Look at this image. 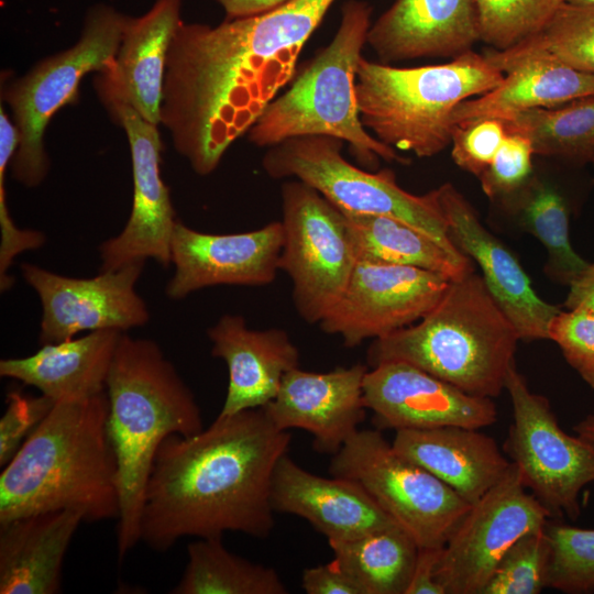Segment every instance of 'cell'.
<instances>
[{
    "label": "cell",
    "instance_id": "1",
    "mask_svg": "<svg viewBox=\"0 0 594 594\" xmlns=\"http://www.w3.org/2000/svg\"><path fill=\"white\" fill-rule=\"evenodd\" d=\"M334 1L288 0L217 26L180 23L167 54L161 123L197 174H211L292 80Z\"/></svg>",
    "mask_w": 594,
    "mask_h": 594
},
{
    "label": "cell",
    "instance_id": "2",
    "mask_svg": "<svg viewBox=\"0 0 594 594\" xmlns=\"http://www.w3.org/2000/svg\"><path fill=\"white\" fill-rule=\"evenodd\" d=\"M290 440L263 407L218 416L193 436L167 437L145 487L141 541L165 552L184 537H268L273 475Z\"/></svg>",
    "mask_w": 594,
    "mask_h": 594
},
{
    "label": "cell",
    "instance_id": "3",
    "mask_svg": "<svg viewBox=\"0 0 594 594\" xmlns=\"http://www.w3.org/2000/svg\"><path fill=\"white\" fill-rule=\"evenodd\" d=\"M108 396L55 403L0 474V524L76 510L84 521L117 519V460L107 433Z\"/></svg>",
    "mask_w": 594,
    "mask_h": 594
},
{
    "label": "cell",
    "instance_id": "4",
    "mask_svg": "<svg viewBox=\"0 0 594 594\" xmlns=\"http://www.w3.org/2000/svg\"><path fill=\"white\" fill-rule=\"evenodd\" d=\"M107 433L118 469L117 549L141 541L145 487L162 442L204 429L195 395L156 342L122 333L107 377Z\"/></svg>",
    "mask_w": 594,
    "mask_h": 594
},
{
    "label": "cell",
    "instance_id": "5",
    "mask_svg": "<svg viewBox=\"0 0 594 594\" xmlns=\"http://www.w3.org/2000/svg\"><path fill=\"white\" fill-rule=\"evenodd\" d=\"M518 333L481 275L450 280L440 300L417 322L373 340L367 364L400 361L475 396L502 394L515 364Z\"/></svg>",
    "mask_w": 594,
    "mask_h": 594
},
{
    "label": "cell",
    "instance_id": "6",
    "mask_svg": "<svg viewBox=\"0 0 594 594\" xmlns=\"http://www.w3.org/2000/svg\"><path fill=\"white\" fill-rule=\"evenodd\" d=\"M504 76L473 51L444 64L407 68L362 56L355 72L360 119L375 139L394 150L432 157L451 144L455 108L491 91Z\"/></svg>",
    "mask_w": 594,
    "mask_h": 594
},
{
    "label": "cell",
    "instance_id": "7",
    "mask_svg": "<svg viewBox=\"0 0 594 594\" xmlns=\"http://www.w3.org/2000/svg\"><path fill=\"white\" fill-rule=\"evenodd\" d=\"M372 7L345 1L332 41L274 98L248 131L258 147L287 139L327 135L342 140L362 166L374 169L380 160L402 165L409 158L375 139L362 124L355 96V72L366 45Z\"/></svg>",
    "mask_w": 594,
    "mask_h": 594
},
{
    "label": "cell",
    "instance_id": "8",
    "mask_svg": "<svg viewBox=\"0 0 594 594\" xmlns=\"http://www.w3.org/2000/svg\"><path fill=\"white\" fill-rule=\"evenodd\" d=\"M343 144L327 135L287 139L268 147L262 166L274 179L295 178L309 185L341 211L399 219L451 254L468 256L450 238L436 189L410 194L397 184L393 170L375 173L349 163L342 155Z\"/></svg>",
    "mask_w": 594,
    "mask_h": 594
},
{
    "label": "cell",
    "instance_id": "9",
    "mask_svg": "<svg viewBox=\"0 0 594 594\" xmlns=\"http://www.w3.org/2000/svg\"><path fill=\"white\" fill-rule=\"evenodd\" d=\"M128 16L99 6L88 13L78 42L43 59L9 86L3 96L12 110L19 145L11 161L13 177L28 187L40 185L48 172L43 135L53 114L72 100L81 78L109 72Z\"/></svg>",
    "mask_w": 594,
    "mask_h": 594
},
{
    "label": "cell",
    "instance_id": "10",
    "mask_svg": "<svg viewBox=\"0 0 594 594\" xmlns=\"http://www.w3.org/2000/svg\"><path fill=\"white\" fill-rule=\"evenodd\" d=\"M329 472L361 484L419 548H442L470 509L450 486L399 454L380 430H358Z\"/></svg>",
    "mask_w": 594,
    "mask_h": 594
},
{
    "label": "cell",
    "instance_id": "11",
    "mask_svg": "<svg viewBox=\"0 0 594 594\" xmlns=\"http://www.w3.org/2000/svg\"><path fill=\"white\" fill-rule=\"evenodd\" d=\"M284 244L279 271L293 284V301L308 323L323 320L342 297L358 263L343 212L309 185L282 186Z\"/></svg>",
    "mask_w": 594,
    "mask_h": 594
},
{
    "label": "cell",
    "instance_id": "12",
    "mask_svg": "<svg viewBox=\"0 0 594 594\" xmlns=\"http://www.w3.org/2000/svg\"><path fill=\"white\" fill-rule=\"evenodd\" d=\"M505 389L513 407L505 454L551 518L575 520L582 510L581 493L594 482V443L560 427L548 398L529 388L516 363Z\"/></svg>",
    "mask_w": 594,
    "mask_h": 594
},
{
    "label": "cell",
    "instance_id": "13",
    "mask_svg": "<svg viewBox=\"0 0 594 594\" xmlns=\"http://www.w3.org/2000/svg\"><path fill=\"white\" fill-rule=\"evenodd\" d=\"M512 463L470 509L440 550L436 579L446 594H481L498 561L524 534L551 519Z\"/></svg>",
    "mask_w": 594,
    "mask_h": 594
},
{
    "label": "cell",
    "instance_id": "14",
    "mask_svg": "<svg viewBox=\"0 0 594 594\" xmlns=\"http://www.w3.org/2000/svg\"><path fill=\"white\" fill-rule=\"evenodd\" d=\"M144 262L101 271L90 278L63 276L23 263L24 280L42 305L41 345L75 338L82 331L114 329L122 332L147 323L150 312L135 285Z\"/></svg>",
    "mask_w": 594,
    "mask_h": 594
},
{
    "label": "cell",
    "instance_id": "15",
    "mask_svg": "<svg viewBox=\"0 0 594 594\" xmlns=\"http://www.w3.org/2000/svg\"><path fill=\"white\" fill-rule=\"evenodd\" d=\"M450 280L418 267L358 262L342 297L319 327L341 337L348 348L383 338L421 319Z\"/></svg>",
    "mask_w": 594,
    "mask_h": 594
},
{
    "label": "cell",
    "instance_id": "16",
    "mask_svg": "<svg viewBox=\"0 0 594 594\" xmlns=\"http://www.w3.org/2000/svg\"><path fill=\"white\" fill-rule=\"evenodd\" d=\"M124 129L131 150L133 202L123 230L99 246L101 271L155 260L167 267L177 219L169 190L160 173L162 142L157 125L143 119L129 103L103 99Z\"/></svg>",
    "mask_w": 594,
    "mask_h": 594
},
{
    "label": "cell",
    "instance_id": "17",
    "mask_svg": "<svg viewBox=\"0 0 594 594\" xmlns=\"http://www.w3.org/2000/svg\"><path fill=\"white\" fill-rule=\"evenodd\" d=\"M363 396L378 429H431L460 426L482 429L497 420L493 398L471 395L400 361L369 367Z\"/></svg>",
    "mask_w": 594,
    "mask_h": 594
},
{
    "label": "cell",
    "instance_id": "18",
    "mask_svg": "<svg viewBox=\"0 0 594 594\" xmlns=\"http://www.w3.org/2000/svg\"><path fill=\"white\" fill-rule=\"evenodd\" d=\"M282 221L241 233L196 231L177 220L170 243L175 273L165 293L170 299L217 285L265 286L279 271Z\"/></svg>",
    "mask_w": 594,
    "mask_h": 594
},
{
    "label": "cell",
    "instance_id": "19",
    "mask_svg": "<svg viewBox=\"0 0 594 594\" xmlns=\"http://www.w3.org/2000/svg\"><path fill=\"white\" fill-rule=\"evenodd\" d=\"M454 245L481 272L492 297L524 341L550 340V326L562 310L543 300L510 250L480 221L466 198L450 183L436 189Z\"/></svg>",
    "mask_w": 594,
    "mask_h": 594
},
{
    "label": "cell",
    "instance_id": "20",
    "mask_svg": "<svg viewBox=\"0 0 594 594\" xmlns=\"http://www.w3.org/2000/svg\"><path fill=\"white\" fill-rule=\"evenodd\" d=\"M367 370L355 364L318 373L298 366L285 374L276 396L263 408L277 428L302 429L314 437L317 451L334 454L365 418Z\"/></svg>",
    "mask_w": 594,
    "mask_h": 594
},
{
    "label": "cell",
    "instance_id": "21",
    "mask_svg": "<svg viewBox=\"0 0 594 594\" xmlns=\"http://www.w3.org/2000/svg\"><path fill=\"white\" fill-rule=\"evenodd\" d=\"M274 512L299 516L330 540H350L397 524L358 482L310 473L288 454L272 481Z\"/></svg>",
    "mask_w": 594,
    "mask_h": 594
},
{
    "label": "cell",
    "instance_id": "22",
    "mask_svg": "<svg viewBox=\"0 0 594 594\" xmlns=\"http://www.w3.org/2000/svg\"><path fill=\"white\" fill-rule=\"evenodd\" d=\"M477 41L476 0H396L371 24L366 37L383 64L454 58Z\"/></svg>",
    "mask_w": 594,
    "mask_h": 594
},
{
    "label": "cell",
    "instance_id": "23",
    "mask_svg": "<svg viewBox=\"0 0 594 594\" xmlns=\"http://www.w3.org/2000/svg\"><path fill=\"white\" fill-rule=\"evenodd\" d=\"M207 336L212 356L223 360L229 372L218 416L264 407L276 396L285 374L299 366L298 348L283 329H250L243 316L227 314Z\"/></svg>",
    "mask_w": 594,
    "mask_h": 594
},
{
    "label": "cell",
    "instance_id": "24",
    "mask_svg": "<svg viewBox=\"0 0 594 594\" xmlns=\"http://www.w3.org/2000/svg\"><path fill=\"white\" fill-rule=\"evenodd\" d=\"M182 0H155L142 16L128 18L114 65L100 74L102 99L129 103L143 119L161 123L169 46L180 23Z\"/></svg>",
    "mask_w": 594,
    "mask_h": 594
},
{
    "label": "cell",
    "instance_id": "25",
    "mask_svg": "<svg viewBox=\"0 0 594 594\" xmlns=\"http://www.w3.org/2000/svg\"><path fill=\"white\" fill-rule=\"evenodd\" d=\"M392 446L471 505L496 485L512 464L492 437L460 426L397 430Z\"/></svg>",
    "mask_w": 594,
    "mask_h": 594
},
{
    "label": "cell",
    "instance_id": "26",
    "mask_svg": "<svg viewBox=\"0 0 594 594\" xmlns=\"http://www.w3.org/2000/svg\"><path fill=\"white\" fill-rule=\"evenodd\" d=\"M485 56L505 74L504 79L491 91L461 102L453 113L454 125L485 117L505 119L528 109L557 107L594 96V74L551 56L506 58L494 51Z\"/></svg>",
    "mask_w": 594,
    "mask_h": 594
},
{
    "label": "cell",
    "instance_id": "27",
    "mask_svg": "<svg viewBox=\"0 0 594 594\" xmlns=\"http://www.w3.org/2000/svg\"><path fill=\"white\" fill-rule=\"evenodd\" d=\"M122 333L96 330L44 344L30 356L1 360L0 375L35 387L55 403L101 394Z\"/></svg>",
    "mask_w": 594,
    "mask_h": 594
},
{
    "label": "cell",
    "instance_id": "28",
    "mask_svg": "<svg viewBox=\"0 0 594 594\" xmlns=\"http://www.w3.org/2000/svg\"><path fill=\"white\" fill-rule=\"evenodd\" d=\"M82 521L65 509L0 524V593H59L64 558Z\"/></svg>",
    "mask_w": 594,
    "mask_h": 594
},
{
    "label": "cell",
    "instance_id": "29",
    "mask_svg": "<svg viewBox=\"0 0 594 594\" xmlns=\"http://www.w3.org/2000/svg\"><path fill=\"white\" fill-rule=\"evenodd\" d=\"M342 212L358 262L413 266L451 279L474 271L469 256L451 254L432 238L399 219Z\"/></svg>",
    "mask_w": 594,
    "mask_h": 594
},
{
    "label": "cell",
    "instance_id": "30",
    "mask_svg": "<svg viewBox=\"0 0 594 594\" xmlns=\"http://www.w3.org/2000/svg\"><path fill=\"white\" fill-rule=\"evenodd\" d=\"M501 200L518 226L546 249V274L569 286L588 262L574 250L570 240L572 202L566 194L554 183L532 174L522 187Z\"/></svg>",
    "mask_w": 594,
    "mask_h": 594
},
{
    "label": "cell",
    "instance_id": "31",
    "mask_svg": "<svg viewBox=\"0 0 594 594\" xmlns=\"http://www.w3.org/2000/svg\"><path fill=\"white\" fill-rule=\"evenodd\" d=\"M334 560L364 594H406L419 546L398 524L350 540L328 541Z\"/></svg>",
    "mask_w": 594,
    "mask_h": 594
},
{
    "label": "cell",
    "instance_id": "32",
    "mask_svg": "<svg viewBox=\"0 0 594 594\" xmlns=\"http://www.w3.org/2000/svg\"><path fill=\"white\" fill-rule=\"evenodd\" d=\"M222 538H198L187 546L188 561L172 594H286L276 570L230 552Z\"/></svg>",
    "mask_w": 594,
    "mask_h": 594
},
{
    "label": "cell",
    "instance_id": "33",
    "mask_svg": "<svg viewBox=\"0 0 594 594\" xmlns=\"http://www.w3.org/2000/svg\"><path fill=\"white\" fill-rule=\"evenodd\" d=\"M503 120L508 131L530 140L535 154L576 166L594 160V96L557 107L528 109Z\"/></svg>",
    "mask_w": 594,
    "mask_h": 594
},
{
    "label": "cell",
    "instance_id": "34",
    "mask_svg": "<svg viewBox=\"0 0 594 594\" xmlns=\"http://www.w3.org/2000/svg\"><path fill=\"white\" fill-rule=\"evenodd\" d=\"M494 52L506 58L547 55L594 74V6L564 2L539 34L506 51Z\"/></svg>",
    "mask_w": 594,
    "mask_h": 594
},
{
    "label": "cell",
    "instance_id": "35",
    "mask_svg": "<svg viewBox=\"0 0 594 594\" xmlns=\"http://www.w3.org/2000/svg\"><path fill=\"white\" fill-rule=\"evenodd\" d=\"M564 0H476L480 41L506 51L539 34Z\"/></svg>",
    "mask_w": 594,
    "mask_h": 594
},
{
    "label": "cell",
    "instance_id": "36",
    "mask_svg": "<svg viewBox=\"0 0 594 594\" xmlns=\"http://www.w3.org/2000/svg\"><path fill=\"white\" fill-rule=\"evenodd\" d=\"M550 557L546 526L524 534L503 554L481 594H539L548 587Z\"/></svg>",
    "mask_w": 594,
    "mask_h": 594
},
{
    "label": "cell",
    "instance_id": "37",
    "mask_svg": "<svg viewBox=\"0 0 594 594\" xmlns=\"http://www.w3.org/2000/svg\"><path fill=\"white\" fill-rule=\"evenodd\" d=\"M546 531L551 546L548 587L594 593V529L547 522Z\"/></svg>",
    "mask_w": 594,
    "mask_h": 594
},
{
    "label": "cell",
    "instance_id": "38",
    "mask_svg": "<svg viewBox=\"0 0 594 594\" xmlns=\"http://www.w3.org/2000/svg\"><path fill=\"white\" fill-rule=\"evenodd\" d=\"M534 154L527 136L508 131L492 163L479 177L483 193L492 200H501L522 187L532 175Z\"/></svg>",
    "mask_w": 594,
    "mask_h": 594
},
{
    "label": "cell",
    "instance_id": "39",
    "mask_svg": "<svg viewBox=\"0 0 594 594\" xmlns=\"http://www.w3.org/2000/svg\"><path fill=\"white\" fill-rule=\"evenodd\" d=\"M507 132L505 120L494 117L455 124L451 139L452 160L479 178L492 163Z\"/></svg>",
    "mask_w": 594,
    "mask_h": 594
},
{
    "label": "cell",
    "instance_id": "40",
    "mask_svg": "<svg viewBox=\"0 0 594 594\" xmlns=\"http://www.w3.org/2000/svg\"><path fill=\"white\" fill-rule=\"evenodd\" d=\"M549 334L568 364L594 391V315L562 309L552 320Z\"/></svg>",
    "mask_w": 594,
    "mask_h": 594
},
{
    "label": "cell",
    "instance_id": "41",
    "mask_svg": "<svg viewBox=\"0 0 594 594\" xmlns=\"http://www.w3.org/2000/svg\"><path fill=\"white\" fill-rule=\"evenodd\" d=\"M18 147V140L12 134H3L0 139V288L6 292L13 285V277L8 271L13 260L24 251L42 246L45 237L35 230L19 229L10 217L4 188V177Z\"/></svg>",
    "mask_w": 594,
    "mask_h": 594
},
{
    "label": "cell",
    "instance_id": "42",
    "mask_svg": "<svg viewBox=\"0 0 594 594\" xmlns=\"http://www.w3.org/2000/svg\"><path fill=\"white\" fill-rule=\"evenodd\" d=\"M6 402V410L0 419L1 468L14 457L55 405V402L45 395L30 396L19 391L8 393Z\"/></svg>",
    "mask_w": 594,
    "mask_h": 594
},
{
    "label": "cell",
    "instance_id": "43",
    "mask_svg": "<svg viewBox=\"0 0 594 594\" xmlns=\"http://www.w3.org/2000/svg\"><path fill=\"white\" fill-rule=\"evenodd\" d=\"M301 586L308 594H364L356 581L334 559L327 564L305 569Z\"/></svg>",
    "mask_w": 594,
    "mask_h": 594
},
{
    "label": "cell",
    "instance_id": "44",
    "mask_svg": "<svg viewBox=\"0 0 594 594\" xmlns=\"http://www.w3.org/2000/svg\"><path fill=\"white\" fill-rule=\"evenodd\" d=\"M441 548H419L415 570L406 594H446L436 579Z\"/></svg>",
    "mask_w": 594,
    "mask_h": 594
},
{
    "label": "cell",
    "instance_id": "45",
    "mask_svg": "<svg viewBox=\"0 0 594 594\" xmlns=\"http://www.w3.org/2000/svg\"><path fill=\"white\" fill-rule=\"evenodd\" d=\"M563 306L569 310H584L594 315V262H588L586 268L569 285Z\"/></svg>",
    "mask_w": 594,
    "mask_h": 594
},
{
    "label": "cell",
    "instance_id": "46",
    "mask_svg": "<svg viewBox=\"0 0 594 594\" xmlns=\"http://www.w3.org/2000/svg\"><path fill=\"white\" fill-rule=\"evenodd\" d=\"M228 19L245 18L267 12L288 0H216Z\"/></svg>",
    "mask_w": 594,
    "mask_h": 594
},
{
    "label": "cell",
    "instance_id": "47",
    "mask_svg": "<svg viewBox=\"0 0 594 594\" xmlns=\"http://www.w3.org/2000/svg\"><path fill=\"white\" fill-rule=\"evenodd\" d=\"M573 429L576 435L594 443V413L586 415Z\"/></svg>",
    "mask_w": 594,
    "mask_h": 594
},
{
    "label": "cell",
    "instance_id": "48",
    "mask_svg": "<svg viewBox=\"0 0 594 594\" xmlns=\"http://www.w3.org/2000/svg\"><path fill=\"white\" fill-rule=\"evenodd\" d=\"M566 3L579 6H594V0H564Z\"/></svg>",
    "mask_w": 594,
    "mask_h": 594
},
{
    "label": "cell",
    "instance_id": "49",
    "mask_svg": "<svg viewBox=\"0 0 594 594\" xmlns=\"http://www.w3.org/2000/svg\"><path fill=\"white\" fill-rule=\"evenodd\" d=\"M591 164H593V165H594V160L592 161V163H591Z\"/></svg>",
    "mask_w": 594,
    "mask_h": 594
}]
</instances>
